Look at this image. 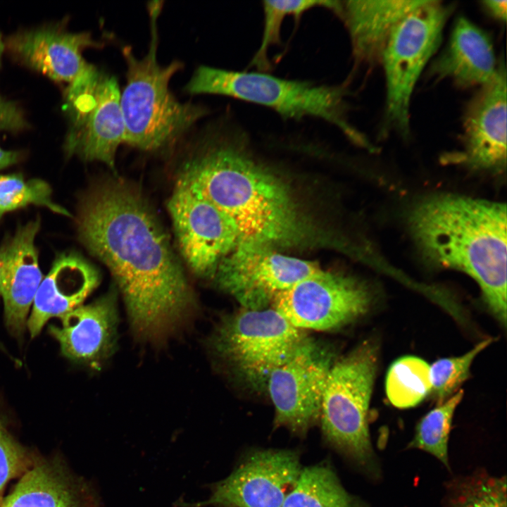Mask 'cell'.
<instances>
[{
  "label": "cell",
  "mask_w": 507,
  "mask_h": 507,
  "mask_svg": "<svg viewBox=\"0 0 507 507\" xmlns=\"http://www.w3.org/2000/svg\"><path fill=\"white\" fill-rule=\"evenodd\" d=\"M79 239L109 269L123 294L131 324L146 337L174 327L193 302L170 238L140 191L110 177L80 197Z\"/></svg>",
  "instance_id": "obj_1"
},
{
  "label": "cell",
  "mask_w": 507,
  "mask_h": 507,
  "mask_svg": "<svg viewBox=\"0 0 507 507\" xmlns=\"http://www.w3.org/2000/svg\"><path fill=\"white\" fill-rule=\"evenodd\" d=\"M212 139L182 168L178 180L232 223L238 243L270 246L299 242L305 226L283 184L237 143Z\"/></svg>",
  "instance_id": "obj_2"
},
{
  "label": "cell",
  "mask_w": 507,
  "mask_h": 507,
  "mask_svg": "<svg viewBox=\"0 0 507 507\" xmlns=\"http://www.w3.org/2000/svg\"><path fill=\"white\" fill-rule=\"evenodd\" d=\"M411 225L423 254L441 267L470 276L490 313L506 327V204L451 194L434 196L417 206Z\"/></svg>",
  "instance_id": "obj_3"
},
{
  "label": "cell",
  "mask_w": 507,
  "mask_h": 507,
  "mask_svg": "<svg viewBox=\"0 0 507 507\" xmlns=\"http://www.w3.org/2000/svg\"><path fill=\"white\" fill-rule=\"evenodd\" d=\"M149 49L142 58L130 47L123 49L127 64V82L120 94L124 142L142 150L160 149L175 141L208 113L205 107L176 99L169 88L172 77L182 64L157 61L158 14L152 13Z\"/></svg>",
  "instance_id": "obj_4"
},
{
  "label": "cell",
  "mask_w": 507,
  "mask_h": 507,
  "mask_svg": "<svg viewBox=\"0 0 507 507\" xmlns=\"http://www.w3.org/2000/svg\"><path fill=\"white\" fill-rule=\"evenodd\" d=\"M185 91L192 94L226 96L260 105L285 119H322L352 140L367 142L349 121L347 93L343 85L316 84L287 80L265 72L234 71L201 65L186 84Z\"/></svg>",
  "instance_id": "obj_5"
},
{
  "label": "cell",
  "mask_w": 507,
  "mask_h": 507,
  "mask_svg": "<svg viewBox=\"0 0 507 507\" xmlns=\"http://www.w3.org/2000/svg\"><path fill=\"white\" fill-rule=\"evenodd\" d=\"M378 362L377 346L365 342L332 365L323 390L320 420L333 448L376 474L368 414Z\"/></svg>",
  "instance_id": "obj_6"
},
{
  "label": "cell",
  "mask_w": 507,
  "mask_h": 507,
  "mask_svg": "<svg viewBox=\"0 0 507 507\" xmlns=\"http://www.w3.org/2000/svg\"><path fill=\"white\" fill-rule=\"evenodd\" d=\"M453 6L423 1L394 27L382 53L386 82L384 125L402 135L410 131V107L415 86L437 51Z\"/></svg>",
  "instance_id": "obj_7"
},
{
  "label": "cell",
  "mask_w": 507,
  "mask_h": 507,
  "mask_svg": "<svg viewBox=\"0 0 507 507\" xmlns=\"http://www.w3.org/2000/svg\"><path fill=\"white\" fill-rule=\"evenodd\" d=\"M307 337L273 308H242L221 321L212 344L238 376L252 387L263 389L271 373Z\"/></svg>",
  "instance_id": "obj_8"
},
{
  "label": "cell",
  "mask_w": 507,
  "mask_h": 507,
  "mask_svg": "<svg viewBox=\"0 0 507 507\" xmlns=\"http://www.w3.org/2000/svg\"><path fill=\"white\" fill-rule=\"evenodd\" d=\"M118 80L95 68L69 84L65 104L70 119L64 149L68 156L97 161L115 170L118 146L125 127Z\"/></svg>",
  "instance_id": "obj_9"
},
{
  "label": "cell",
  "mask_w": 507,
  "mask_h": 507,
  "mask_svg": "<svg viewBox=\"0 0 507 507\" xmlns=\"http://www.w3.org/2000/svg\"><path fill=\"white\" fill-rule=\"evenodd\" d=\"M334 361L331 348L307 337L271 373L266 389L275 408V427L304 436L319 421L325 382Z\"/></svg>",
  "instance_id": "obj_10"
},
{
  "label": "cell",
  "mask_w": 507,
  "mask_h": 507,
  "mask_svg": "<svg viewBox=\"0 0 507 507\" xmlns=\"http://www.w3.org/2000/svg\"><path fill=\"white\" fill-rule=\"evenodd\" d=\"M272 247L237 244L217 267L218 286L243 308H265L279 293L321 270L315 262L280 254Z\"/></svg>",
  "instance_id": "obj_11"
},
{
  "label": "cell",
  "mask_w": 507,
  "mask_h": 507,
  "mask_svg": "<svg viewBox=\"0 0 507 507\" xmlns=\"http://www.w3.org/2000/svg\"><path fill=\"white\" fill-rule=\"evenodd\" d=\"M371 295L355 279L322 270L275 296L272 308L297 328L344 327L368 312Z\"/></svg>",
  "instance_id": "obj_12"
},
{
  "label": "cell",
  "mask_w": 507,
  "mask_h": 507,
  "mask_svg": "<svg viewBox=\"0 0 507 507\" xmlns=\"http://www.w3.org/2000/svg\"><path fill=\"white\" fill-rule=\"evenodd\" d=\"M302 470L299 453L288 449L251 452L225 479L210 486L208 499L177 501V507H282Z\"/></svg>",
  "instance_id": "obj_13"
},
{
  "label": "cell",
  "mask_w": 507,
  "mask_h": 507,
  "mask_svg": "<svg viewBox=\"0 0 507 507\" xmlns=\"http://www.w3.org/2000/svg\"><path fill=\"white\" fill-rule=\"evenodd\" d=\"M167 207L182 256L188 267L198 277L214 276L220 262L238 243L230 220L180 180Z\"/></svg>",
  "instance_id": "obj_14"
},
{
  "label": "cell",
  "mask_w": 507,
  "mask_h": 507,
  "mask_svg": "<svg viewBox=\"0 0 507 507\" xmlns=\"http://www.w3.org/2000/svg\"><path fill=\"white\" fill-rule=\"evenodd\" d=\"M11 56L24 65L56 82L71 84L92 72L82 52L102 44L89 32H71L57 25L24 30L4 42Z\"/></svg>",
  "instance_id": "obj_15"
},
{
  "label": "cell",
  "mask_w": 507,
  "mask_h": 507,
  "mask_svg": "<svg viewBox=\"0 0 507 507\" xmlns=\"http://www.w3.org/2000/svg\"><path fill=\"white\" fill-rule=\"evenodd\" d=\"M506 70L500 61L496 75L469 101L463 123L465 161L484 169L501 170L506 162Z\"/></svg>",
  "instance_id": "obj_16"
},
{
  "label": "cell",
  "mask_w": 507,
  "mask_h": 507,
  "mask_svg": "<svg viewBox=\"0 0 507 507\" xmlns=\"http://www.w3.org/2000/svg\"><path fill=\"white\" fill-rule=\"evenodd\" d=\"M39 228V218L20 225L0 246V294L4 320L10 333L16 337L25 332L28 312L43 278L35 245Z\"/></svg>",
  "instance_id": "obj_17"
},
{
  "label": "cell",
  "mask_w": 507,
  "mask_h": 507,
  "mask_svg": "<svg viewBox=\"0 0 507 507\" xmlns=\"http://www.w3.org/2000/svg\"><path fill=\"white\" fill-rule=\"evenodd\" d=\"M59 318L61 325H50L49 332L58 341L61 353L66 358L91 364L99 363L113 353L118 324L114 289Z\"/></svg>",
  "instance_id": "obj_18"
},
{
  "label": "cell",
  "mask_w": 507,
  "mask_h": 507,
  "mask_svg": "<svg viewBox=\"0 0 507 507\" xmlns=\"http://www.w3.org/2000/svg\"><path fill=\"white\" fill-rule=\"evenodd\" d=\"M99 282V271L79 254L57 255L38 288L27 320L31 337L38 335L50 318H60L82 305Z\"/></svg>",
  "instance_id": "obj_19"
},
{
  "label": "cell",
  "mask_w": 507,
  "mask_h": 507,
  "mask_svg": "<svg viewBox=\"0 0 507 507\" xmlns=\"http://www.w3.org/2000/svg\"><path fill=\"white\" fill-rule=\"evenodd\" d=\"M0 507H101L94 487L57 458L37 460Z\"/></svg>",
  "instance_id": "obj_20"
},
{
  "label": "cell",
  "mask_w": 507,
  "mask_h": 507,
  "mask_svg": "<svg viewBox=\"0 0 507 507\" xmlns=\"http://www.w3.org/2000/svg\"><path fill=\"white\" fill-rule=\"evenodd\" d=\"M497 62L489 36L465 17H459L444 51L434 61L431 73L449 79L461 88L482 87L496 75Z\"/></svg>",
  "instance_id": "obj_21"
},
{
  "label": "cell",
  "mask_w": 507,
  "mask_h": 507,
  "mask_svg": "<svg viewBox=\"0 0 507 507\" xmlns=\"http://www.w3.org/2000/svg\"><path fill=\"white\" fill-rule=\"evenodd\" d=\"M423 1H341L338 15L347 28L355 62H380L389 37L397 23Z\"/></svg>",
  "instance_id": "obj_22"
},
{
  "label": "cell",
  "mask_w": 507,
  "mask_h": 507,
  "mask_svg": "<svg viewBox=\"0 0 507 507\" xmlns=\"http://www.w3.org/2000/svg\"><path fill=\"white\" fill-rule=\"evenodd\" d=\"M282 507H370L350 494L327 463L302 468Z\"/></svg>",
  "instance_id": "obj_23"
},
{
  "label": "cell",
  "mask_w": 507,
  "mask_h": 507,
  "mask_svg": "<svg viewBox=\"0 0 507 507\" xmlns=\"http://www.w3.org/2000/svg\"><path fill=\"white\" fill-rule=\"evenodd\" d=\"M385 392L394 407L403 409L418 405L431 392L430 365L415 356L399 358L387 373Z\"/></svg>",
  "instance_id": "obj_24"
},
{
  "label": "cell",
  "mask_w": 507,
  "mask_h": 507,
  "mask_svg": "<svg viewBox=\"0 0 507 507\" xmlns=\"http://www.w3.org/2000/svg\"><path fill=\"white\" fill-rule=\"evenodd\" d=\"M463 396V392L457 391L426 413L417 424L408 448L430 453L449 469L448 441L453 415Z\"/></svg>",
  "instance_id": "obj_25"
},
{
  "label": "cell",
  "mask_w": 507,
  "mask_h": 507,
  "mask_svg": "<svg viewBox=\"0 0 507 507\" xmlns=\"http://www.w3.org/2000/svg\"><path fill=\"white\" fill-rule=\"evenodd\" d=\"M317 7L332 10L338 14L341 8L340 1H263V29L260 46L255 53L251 65L258 71L265 72L270 64L268 52L273 46L280 43L282 23L289 15L299 17L306 11Z\"/></svg>",
  "instance_id": "obj_26"
},
{
  "label": "cell",
  "mask_w": 507,
  "mask_h": 507,
  "mask_svg": "<svg viewBox=\"0 0 507 507\" xmlns=\"http://www.w3.org/2000/svg\"><path fill=\"white\" fill-rule=\"evenodd\" d=\"M51 193L49 184L41 179L25 180L20 174L0 175V221L4 214L31 204L72 217L52 200Z\"/></svg>",
  "instance_id": "obj_27"
},
{
  "label": "cell",
  "mask_w": 507,
  "mask_h": 507,
  "mask_svg": "<svg viewBox=\"0 0 507 507\" xmlns=\"http://www.w3.org/2000/svg\"><path fill=\"white\" fill-rule=\"evenodd\" d=\"M454 484L449 507H507L505 477L475 474Z\"/></svg>",
  "instance_id": "obj_28"
},
{
  "label": "cell",
  "mask_w": 507,
  "mask_h": 507,
  "mask_svg": "<svg viewBox=\"0 0 507 507\" xmlns=\"http://www.w3.org/2000/svg\"><path fill=\"white\" fill-rule=\"evenodd\" d=\"M492 342V338H488L461 356L440 358L430 365V393L437 403L457 392V389L468 379L475 358Z\"/></svg>",
  "instance_id": "obj_29"
},
{
  "label": "cell",
  "mask_w": 507,
  "mask_h": 507,
  "mask_svg": "<svg viewBox=\"0 0 507 507\" xmlns=\"http://www.w3.org/2000/svg\"><path fill=\"white\" fill-rule=\"evenodd\" d=\"M35 461L30 453L12 435L0 417V503L8 482L23 475Z\"/></svg>",
  "instance_id": "obj_30"
},
{
  "label": "cell",
  "mask_w": 507,
  "mask_h": 507,
  "mask_svg": "<svg viewBox=\"0 0 507 507\" xmlns=\"http://www.w3.org/2000/svg\"><path fill=\"white\" fill-rule=\"evenodd\" d=\"M27 127V123L16 103L0 96V130L18 131Z\"/></svg>",
  "instance_id": "obj_31"
},
{
  "label": "cell",
  "mask_w": 507,
  "mask_h": 507,
  "mask_svg": "<svg viewBox=\"0 0 507 507\" xmlns=\"http://www.w3.org/2000/svg\"><path fill=\"white\" fill-rule=\"evenodd\" d=\"M482 5L495 19L505 22L507 16V1H483Z\"/></svg>",
  "instance_id": "obj_32"
},
{
  "label": "cell",
  "mask_w": 507,
  "mask_h": 507,
  "mask_svg": "<svg viewBox=\"0 0 507 507\" xmlns=\"http://www.w3.org/2000/svg\"><path fill=\"white\" fill-rule=\"evenodd\" d=\"M20 158L18 151H7L0 147V170L16 163Z\"/></svg>",
  "instance_id": "obj_33"
},
{
  "label": "cell",
  "mask_w": 507,
  "mask_h": 507,
  "mask_svg": "<svg viewBox=\"0 0 507 507\" xmlns=\"http://www.w3.org/2000/svg\"><path fill=\"white\" fill-rule=\"evenodd\" d=\"M4 49H5L4 42L1 38V35L0 34V62H1V55H2Z\"/></svg>",
  "instance_id": "obj_34"
}]
</instances>
